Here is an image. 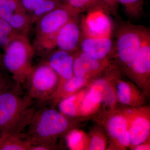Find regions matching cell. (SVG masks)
I'll use <instances>...</instances> for the list:
<instances>
[{"label":"cell","instance_id":"obj_1","mask_svg":"<svg viewBox=\"0 0 150 150\" xmlns=\"http://www.w3.org/2000/svg\"><path fill=\"white\" fill-rule=\"evenodd\" d=\"M33 100L18 86L0 96V129L4 134H19L27 128L36 110Z\"/></svg>","mask_w":150,"mask_h":150},{"label":"cell","instance_id":"obj_2","mask_svg":"<svg viewBox=\"0 0 150 150\" xmlns=\"http://www.w3.org/2000/svg\"><path fill=\"white\" fill-rule=\"evenodd\" d=\"M69 126V121L62 113L51 108H41L36 110L24 134L30 144L44 145L53 149L55 140Z\"/></svg>","mask_w":150,"mask_h":150},{"label":"cell","instance_id":"obj_3","mask_svg":"<svg viewBox=\"0 0 150 150\" xmlns=\"http://www.w3.org/2000/svg\"><path fill=\"white\" fill-rule=\"evenodd\" d=\"M80 14L64 3L39 18L35 23L36 49L47 55L55 49L54 40L59 30L68 22Z\"/></svg>","mask_w":150,"mask_h":150},{"label":"cell","instance_id":"obj_4","mask_svg":"<svg viewBox=\"0 0 150 150\" xmlns=\"http://www.w3.org/2000/svg\"><path fill=\"white\" fill-rule=\"evenodd\" d=\"M2 58L3 64L17 83H24L26 76L32 67L35 50L27 35L20 34L4 49Z\"/></svg>","mask_w":150,"mask_h":150},{"label":"cell","instance_id":"obj_5","mask_svg":"<svg viewBox=\"0 0 150 150\" xmlns=\"http://www.w3.org/2000/svg\"><path fill=\"white\" fill-rule=\"evenodd\" d=\"M112 55L126 67L137 56L145 41L150 37V29L142 25L122 23L115 33Z\"/></svg>","mask_w":150,"mask_h":150},{"label":"cell","instance_id":"obj_6","mask_svg":"<svg viewBox=\"0 0 150 150\" xmlns=\"http://www.w3.org/2000/svg\"><path fill=\"white\" fill-rule=\"evenodd\" d=\"M27 94L34 101L44 103L52 99L60 84L56 72L46 62L32 66L24 83Z\"/></svg>","mask_w":150,"mask_h":150},{"label":"cell","instance_id":"obj_7","mask_svg":"<svg viewBox=\"0 0 150 150\" xmlns=\"http://www.w3.org/2000/svg\"><path fill=\"white\" fill-rule=\"evenodd\" d=\"M80 18L83 35L91 38L112 37L113 24L112 20L102 7L87 12Z\"/></svg>","mask_w":150,"mask_h":150},{"label":"cell","instance_id":"obj_8","mask_svg":"<svg viewBox=\"0 0 150 150\" xmlns=\"http://www.w3.org/2000/svg\"><path fill=\"white\" fill-rule=\"evenodd\" d=\"M83 36L79 15L68 22L59 30L54 40L55 48L74 53L79 50Z\"/></svg>","mask_w":150,"mask_h":150},{"label":"cell","instance_id":"obj_9","mask_svg":"<svg viewBox=\"0 0 150 150\" xmlns=\"http://www.w3.org/2000/svg\"><path fill=\"white\" fill-rule=\"evenodd\" d=\"M114 41L112 37L91 38L83 36L79 50L98 61H106L112 55Z\"/></svg>","mask_w":150,"mask_h":150},{"label":"cell","instance_id":"obj_10","mask_svg":"<svg viewBox=\"0 0 150 150\" xmlns=\"http://www.w3.org/2000/svg\"><path fill=\"white\" fill-rule=\"evenodd\" d=\"M74 53L55 49L47 55L46 62L58 75L60 82L69 79L74 76Z\"/></svg>","mask_w":150,"mask_h":150},{"label":"cell","instance_id":"obj_11","mask_svg":"<svg viewBox=\"0 0 150 150\" xmlns=\"http://www.w3.org/2000/svg\"><path fill=\"white\" fill-rule=\"evenodd\" d=\"M125 68L127 73L134 77H149L150 71V37L145 41L133 61Z\"/></svg>","mask_w":150,"mask_h":150},{"label":"cell","instance_id":"obj_12","mask_svg":"<svg viewBox=\"0 0 150 150\" xmlns=\"http://www.w3.org/2000/svg\"><path fill=\"white\" fill-rule=\"evenodd\" d=\"M150 131L149 118L145 115L135 116L128 129L130 144L136 146L144 143L149 137Z\"/></svg>","mask_w":150,"mask_h":150},{"label":"cell","instance_id":"obj_13","mask_svg":"<svg viewBox=\"0 0 150 150\" xmlns=\"http://www.w3.org/2000/svg\"><path fill=\"white\" fill-rule=\"evenodd\" d=\"M30 143L24 134H2L0 150H29Z\"/></svg>","mask_w":150,"mask_h":150},{"label":"cell","instance_id":"obj_14","mask_svg":"<svg viewBox=\"0 0 150 150\" xmlns=\"http://www.w3.org/2000/svg\"><path fill=\"white\" fill-rule=\"evenodd\" d=\"M93 84L81 105V110L84 114L93 112L102 102V95L99 87L94 83Z\"/></svg>","mask_w":150,"mask_h":150},{"label":"cell","instance_id":"obj_15","mask_svg":"<svg viewBox=\"0 0 150 150\" xmlns=\"http://www.w3.org/2000/svg\"><path fill=\"white\" fill-rule=\"evenodd\" d=\"M128 120L122 115H116L112 117L108 124V129L110 136L118 139L128 131Z\"/></svg>","mask_w":150,"mask_h":150},{"label":"cell","instance_id":"obj_16","mask_svg":"<svg viewBox=\"0 0 150 150\" xmlns=\"http://www.w3.org/2000/svg\"><path fill=\"white\" fill-rule=\"evenodd\" d=\"M64 2V0H44L38 6L28 13L32 24L43 16L59 7Z\"/></svg>","mask_w":150,"mask_h":150},{"label":"cell","instance_id":"obj_17","mask_svg":"<svg viewBox=\"0 0 150 150\" xmlns=\"http://www.w3.org/2000/svg\"><path fill=\"white\" fill-rule=\"evenodd\" d=\"M128 16L139 19L144 14V0H118Z\"/></svg>","mask_w":150,"mask_h":150},{"label":"cell","instance_id":"obj_18","mask_svg":"<svg viewBox=\"0 0 150 150\" xmlns=\"http://www.w3.org/2000/svg\"><path fill=\"white\" fill-rule=\"evenodd\" d=\"M76 54L81 59L87 76L99 72L106 66L107 61H100L93 59L78 50Z\"/></svg>","mask_w":150,"mask_h":150},{"label":"cell","instance_id":"obj_19","mask_svg":"<svg viewBox=\"0 0 150 150\" xmlns=\"http://www.w3.org/2000/svg\"><path fill=\"white\" fill-rule=\"evenodd\" d=\"M20 34L8 23L0 18V48L4 50L11 41Z\"/></svg>","mask_w":150,"mask_h":150},{"label":"cell","instance_id":"obj_20","mask_svg":"<svg viewBox=\"0 0 150 150\" xmlns=\"http://www.w3.org/2000/svg\"><path fill=\"white\" fill-rule=\"evenodd\" d=\"M64 2L81 13L98 7L103 8L100 0H64ZM104 9V8H103ZM105 10V9H104Z\"/></svg>","mask_w":150,"mask_h":150},{"label":"cell","instance_id":"obj_21","mask_svg":"<svg viewBox=\"0 0 150 150\" xmlns=\"http://www.w3.org/2000/svg\"><path fill=\"white\" fill-rule=\"evenodd\" d=\"M98 86L102 98V102L107 105H112L115 102V93L105 80L99 79L94 82Z\"/></svg>","mask_w":150,"mask_h":150},{"label":"cell","instance_id":"obj_22","mask_svg":"<svg viewBox=\"0 0 150 150\" xmlns=\"http://www.w3.org/2000/svg\"><path fill=\"white\" fill-rule=\"evenodd\" d=\"M86 81V78H79L74 76L69 79L63 82V92L67 94L74 93L82 87Z\"/></svg>","mask_w":150,"mask_h":150},{"label":"cell","instance_id":"obj_23","mask_svg":"<svg viewBox=\"0 0 150 150\" xmlns=\"http://www.w3.org/2000/svg\"><path fill=\"white\" fill-rule=\"evenodd\" d=\"M131 89L129 84L121 81L117 87V96L119 102L123 104H129L131 100Z\"/></svg>","mask_w":150,"mask_h":150},{"label":"cell","instance_id":"obj_24","mask_svg":"<svg viewBox=\"0 0 150 150\" xmlns=\"http://www.w3.org/2000/svg\"><path fill=\"white\" fill-rule=\"evenodd\" d=\"M76 99L75 95L71 96L62 100L59 104L60 110L64 114L69 116H73L77 113V108L75 104Z\"/></svg>","mask_w":150,"mask_h":150},{"label":"cell","instance_id":"obj_25","mask_svg":"<svg viewBox=\"0 0 150 150\" xmlns=\"http://www.w3.org/2000/svg\"><path fill=\"white\" fill-rule=\"evenodd\" d=\"M83 135L81 132L74 131L70 133L67 138L68 145L70 148L75 149L80 146L82 141Z\"/></svg>","mask_w":150,"mask_h":150},{"label":"cell","instance_id":"obj_26","mask_svg":"<svg viewBox=\"0 0 150 150\" xmlns=\"http://www.w3.org/2000/svg\"><path fill=\"white\" fill-rule=\"evenodd\" d=\"M105 10L115 17L118 16L119 3L118 0H100Z\"/></svg>","mask_w":150,"mask_h":150},{"label":"cell","instance_id":"obj_27","mask_svg":"<svg viewBox=\"0 0 150 150\" xmlns=\"http://www.w3.org/2000/svg\"><path fill=\"white\" fill-rule=\"evenodd\" d=\"M18 84L16 82L13 83L8 78L0 74V96L4 93L14 88Z\"/></svg>","mask_w":150,"mask_h":150},{"label":"cell","instance_id":"obj_28","mask_svg":"<svg viewBox=\"0 0 150 150\" xmlns=\"http://www.w3.org/2000/svg\"><path fill=\"white\" fill-rule=\"evenodd\" d=\"M23 9L28 13L34 10L44 0H19Z\"/></svg>","mask_w":150,"mask_h":150},{"label":"cell","instance_id":"obj_29","mask_svg":"<svg viewBox=\"0 0 150 150\" xmlns=\"http://www.w3.org/2000/svg\"><path fill=\"white\" fill-rule=\"evenodd\" d=\"M105 143L102 138L98 136L92 138L90 144L89 149L92 150H102L105 149Z\"/></svg>","mask_w":150,"mask_h":150},{"label":"cell","instance_id":"obj_30","mask_svg":"<svg viewBox=\"0 0 150 150\" xmlns=\"http://www.w3.org/2000/svg\"><path fill=\"white\" fill-rule=\"evenodd\" d=\"M135 150H150V146L149 145L141 144L136 146L135 148Z\"/></svg>","mask_w":150,"mask_h":150},{"label":"cell","instance_id":"obj_31","mask_svg":"<svg viewBox=\"0 0 150 150\" xmlns=\"http://www.w3.org/2000/svg\"><path fill=\"white\" fill-rule=\"evenodd\" d=\"M2 134V133L1 130V129H0V139H1V137Z\"/></svg>","mask_w":150,"mask_h":150},{"label":"cell","instance_id":"obj_32","mask_svg":"<svg viewBox=\"0 0 150 150\" xmlns=\"http://www.w3.org/2000/svg\"><path fill=\"white\" fill-rule=\"evenodd\" d=\"M2 58L1 57V54H0V62H1V60Z\"/></svg>","mask_w":150,"mask_h":150}]
</instances>
